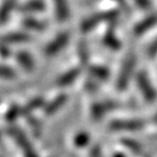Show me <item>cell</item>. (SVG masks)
<instances>
[{"instance_id": "5b68a950", "label": "cell", "mask_w": 157, "mask_h": 157, "mask_svg": "<svg viewBox=\"0 0 157 157\" xmlns=\"http://www.w3.org/2000/svg\"><path fill=\"white\" fill-rule=\"evenodd\" d=\"M9 133L10 135L12 136V139L15 141L17 145L21 147L23 154L25 157H38L36 154V152L33 148L32 144L29 143V141L27 140V137L25 136V134L23 133V131L19 128L15 127H11L9 128Z\"/></svg>"}, {"instance_id": "9c48e42d", "label": "cell", "mask_w": 157, "mask_h": 157, "mask_svg": "<svg viewBox=\"0 0 157 157\" xmlns=\"http://www.w3.org/2000/svg\"><path fill=\"white\" fill-rule=\"evenodd\" d=\"M29 40H32L31 35L27 33L23 32H12L9 34H6L3 37H1L0 43L3 45H12V44H22V43H27Z\"/></svg>"}, {"instance_id": "2e32d148", "label": "cell", "mask_w": 157, "mask_h": 157, "mask_svg": "<svg viewBox=\"0 0 157 157\" xmlns=\"http://www.w3.org/2000/svg\"><path fill=\"white\" fill-rule=\"evenodd\" d=\"M44 106H45V101L43 97L37 96V97L32 98L24 107H22V116H29L32 111L36 110V109H38L40 107H44Z\"/></svg>"}, {"instance_id": "5bb4252c", "label": "cell", "mask_w": 157, "mask_h": 157, "mask_svg": "<svg viewBox=\"0 0 157 157\" xmlns=\"http://www.w3.org/2000/svg\"><path fill=\"white\" fill-rule=\"evenodd\" d=\"M44 0H29L27 2L23 3L19 7L21 12L25 13H38L45 11Z\"/></svg>"}, {"instance_id": "8992f818", "label": "cell", "mask_w": 157, "mask_h": 157, "mask_svg": "<svg viewBox=\"0 0 157 157\" xmlns=\"http://www.w3.org/2000/svg\"><path fill=\"white\" fill-rule=\"evenodd\" d=\"M69 39H70V35H69L68 32L59 33L54 39H52V40L45 46L44 54L48 57H52V56L58 55L62 49L66 48V46L69 43Z\"/></svg>"}, {"instance_id": "44dd1931", "label": "cell", "mask_w": 157, "mask_h": 157, "mask_svg": "<svg viewBox=\"0 0 157 157\" xmlns=\"http://www.w3.org/2000/svg\"><path fill=\"white\" fill-rule=\"evenodd\" d=\"M90 140H91V136L87 132H84V131H81L75 134L73 139V143L76 147H85L86 145H88L90 143Z\"/></svg>"}, {"instance_id": "ac0fdd59", "label": "cell", "mask_w": 157, "mask_h": 157, "mask_svg": "<svg viewBox=\"0 0 157 157\" xmlns=\"http://www.w3.org/2000/svg\"><path fill=\"white\" fill-rule=\"evenodd\" d=\"M22 24L24 27L29 29H32V31H37V32H40V31H44L46 29V24L39 20L35 19V17H25L22 21Z\"/></svg>"}, {"instance_id": "52a82bcc", "label": "cell", "mask_w": 157, "mask_h": 157, "mask_svg": "<svg viewBox=\"0 0 157 157\" xmlns=\"http://www.w3.org/2000/svg\"><path fill=\"white\" fill-rule=\"evenodd\" d=\"M157 25V11L148 13L144 19L140 20L135 25L133 26V34L135 36H142L145 33L150 32Z\"/></svg>"}, {"instance_id": "ba28073f", "label": "cell", "mask_w": 157, "mask_h": 157, "mask_svg": "<svg viewBox=\"0 0 157 157\" xmlns=\"http://www.w3.org/2000/svg\"><path fill=\"white\" fill-rule=\"evenodd\" d=\"M116 108H118V103L113 101H98L95 103L91 108V113L92 117L95 120H99L106 113H110V111L115 110Z\"/></svg>"}, {"instance_id": "4316f807", "label": "cell", "mask_w": 157, "mask_h": 157, "mask_svg": "<svg viewBox=\"0 0 157 157\" xmlns=\"http://www.w3.org/2000/svg\"><path fill=\"white\" fill-rule=\"evenodd\" d=\"M113 1H116L118 5L120 6V7L124 10L125 12H128V13L130 12V7H129V3H128L125 0H113Z\"/></svg>"}, {"instance_id": "9a60e30c", "label": "cell", "mask_w": 157, "mask_h": 157, "mask_svg": "<svg viewBox=\"0 0 157 157\" xmlns=\"http://www.w3.org/2000/svg\"><path fill=\"white\" fill-rule=\"evenodd\" d=\"M90 74L95 81H107L110 76V71L107 67L104 66H92L90 67Z\"/></svg>"}, {"instance_id": "d4e9b609", "label": "cell", "mask_w": 157, "mask_h": 157, "mask_svg": "<svg viewBox=\"0 0 157 157\" xmlns=\"http://www.w3.org/2000/svg\"><path fill=\"white\" fill-rule=\"evenodd\" d=\"M14 76H15V72L13 71V69L6 66H0V78L10 80V78H13Z\"/></svg>"}, {"instance_id": "f1b7e54d", "label": "cell", "mask_w": 157, "mask_h": 157, "mask_svg": "<svg viewBox=\"0 0 157 157\" xmlns=\"http://www.w3.org/2000/svg\"><path fill=\"white\" fill-rule=\"evenodd\" d=\"M153 123H154L155 125H157V111L155 113L154 117H153Z\"/></svg>"}, {"instance_id": "cb8c5ba5", "label": "cell", "mask_w": 157, "mask_h": 157, "mask_svg": "<svg viewBox=\"0 0 157 157\" xmlns=\"http://www.w3.org/2000/svg\"><path fill=\"white\" fill-rule=\"evenodd\" d=\"M78 58L81 60V62L83 64H87L88 63V49L86 47V44L85 43H81V45L78 46Z\"/></svg>"}, {"instance_id": "277c9868", "label": "cell", "mask_w": 157, "mask_h": 157, "mask_svg": "<svg viewBox=\"0 0 157 157\" xmlns=\"http://www.w3.org/2000/svg\"><path fill=\"white\" fill-rule=\"evenodd\" d=\"M145 127V121L142 119H115L111 120L109 123V129L113 131H117V132H121V131H127V132H135V131L142 130Z\"/></svg>"}, {"instance_id": "484cf974", "label": "cell", "mask_w": 157, "mask_h": 157, "mask_svg": "<svg viewBox=\"0 0 157 157\" xmlns=\"http://www.w3.org/2000/svg\"><path fill=\"white\" fill-rule=\"evenodd\" d=\"M147 56L151 58H155L157 56V36L153 38L150 46L147 47Z\"/></svg>"}, {"instance_id": "ffe728a7", "label": "cell", "mask_w": 157, "mask_h": 157, "mask_svg": "<svg viewBox=\"0 0 157 157\" xmlns=\"http://www.w3.org/2000/svg\"><path fill=\"white\" fill-rule=\"evenodd\" d=\"M121 144L124 145L132 154L143 155L142 145H141L139 142H136V141L132 140V139H122V140H121Z\"/></svg>"}, {"instance_id": "7c38bea8", "label": "cell", "mask_w": 157, "mask_h": 157, "mask_svg": "<svg viewBox=\"0 0 157 157\" xmlns=\"http://www.w3.org/2000/svg\"><path fill=\"white\" fill-rule=\"evenodd\" d=\"M81 73V70L80 68H73L69 71L64 72L62 75H60L56 81V85L59 86V87H64V86L71 85L72 83H74L76 78H78Z\"/></svg>"}, {"instance_id": "7402d4cb", "label": "cell", "mask_w": 157, "mask_h": 157, "mask_svg": "<svg viewBox=\"0 0 157 157\" xmlns=\"http://www.w3.org/2000/svg\"><path fill=\"white\" fill-rule=\"evenodd\" d=\"M20 116H22V107H20L17 105H12L6 113V119L10 122H12Z\"/></svg>"}, {"instance_id": "4fadbf2b", "label": "cell", "mask_w": 157, "mask_h": 157, "mask_svg": "<svg viewBox=\"0 0 157 157\" xmlns=\"http://www.w3.org/2000/svg\"><path fill=\"white\" fill-rule=\"evenodd\" d=\"M15 58H17V63L22 67L25 71L31 72L34 70V68H35L34 59H33V57L27 52H25V50H20V52H17V55H15Z\"/></svg>"}, {"instance_id": "3957f363", "label": "cell", "mask_w": 157, "mask_h": 157, "mask_svg": "<svg viewBox=\"0 0 157 157\" xmlns=\"http://www.w3.org/2000/svg\"><path fill=\"white\" fill-rule=\"evenodd\" d=\"M120 13L116 11V10H111V11H105V12H99L97 14H94L92 17H87L82 22L81 29L83 32H90L95 27H97L101 23L104 22H115L119 17Z\"/></svg>"}, {"instance_id": "f546056e", "label": "cell", "mask_w": 157, "mask_h": 157, "mask_svg": "<svg viewBox=\"0 0 157 157\" xmlns=\"http://www.w3.org/2000/svg\"><path fill=\"white\" fill-rule=\"evenodd\" d=\"M113 157H125V155L123 154V153H116Z\"/></svg>"}, {"instance_id": "6da1fadb", "label": "cell", "mask_w": 157, "mask_h": 157, "mask_svg": "<svg viewBox=\"0 0 157 157\" xmlns=\"http://www.w3.org/2000/svg\"><path fill=\"white\" fill-rule=\"evenodd\" d=\"M136 55L133 52H129V54L124 57L117 76L116 86H117L118 91L123 92L128 88L131 78L134 75V71L136 69Z\"/></svg>"}, {"instance_id": "30bf717a", "label": "cell", "mask_w": 157, "mask_h": 157, "mask_svg": "<svg viewBox=\"0 0 157 157\" xmlns=\"http://www.w3.org/2000/svg\"><path fill=\"white\" fill-rule=\"evenodd\" d=\"M68 101L66 94H59L57 97H55L52 101H50L48 104L44 106V113L46 116H52L60 109L63 107V105Z\"/></svg>"}, {"instance_id": "d6986e66", "label": "cell", "mask_w": 157, "mask_h": 157, "mask_svg": "<svg viewBox=\"0 0 157 157\" xmlns=\"http://www.w3.org/2000/svg\"><path fill=\"white\" fill-rule=\"evenodd\" d=\"M15 8L14 0H6L0 8V22H6Z\"/></svg>"}, {"instance_id": "8fae6325", "label": "cell", "mask_w": 157, "mask_h": 157, "mask_svg": "<svg viewBox=\"0 0 157 157\" xmlns=\"http://www.w3.org/2000/svg\"><path fill=\"white\" fill-rule=\"evenodd\" d=\"M55 8V15L59 22H64L69 19L70 8L68 0H52Z\"/></svg>"}, {"instance_id": "e0dca14e", "label": "cell", "mask_w": 157, "mask_h": 157, "mask_svg": "<svg viewBox=\"0 0 157 157\" xmlns=\"http://www.w3.org/2000/svg\"><path fill=\"white\" fill-rule=\"evenodd\" d=\"M103 42L104 45H106L107 47H109L110 49H113V50H117V49L120 48L121 44H120V40L119 38L117 37L116 33L113 32V29H108L107 32H106L105 36L103 38Z\"/></svg>"}, {"instance_id": "603a6c76", "label": "cell", "mask_w": 157, "mask_h": 157, "mask_svg": "<svg viewBox=\"0 0 157 157\" xmlns=\"http://www.w3.org/2000/svg\"><path fill=\"white\" fill-rule=\"evenodd\" d=\"M133 3L139 8V10L144 11V12H153L154 8V2L153 0H132Z\"/></svg>"}, {"instance_id": "7a4b0ae2", "label": "cell", "mask_w": 157, "mask_h": 157, "mask_svg": "<svg viewBox=\"0 0 157 157\" xmlns=\"http://www.w3.org/2000/svg\"><path fill=\"white\" fill-rule=\"evenodd\" d=\"M135 84L145 101L154 103L157 99V90L146 71L141 70L135 74Z\"/></svg>"}, {"instance_id": "83f0119b", "label": "cell", "mask_w": 157, "mask_h": 157, "mask_svg": "<svg viewBox=\"0 0 157 157\" xmlns=\"http://www.w3.org/2000/svg\"><path fill=\"white\" fill-rule=\"evenodd\" d=\"M91 157H103L99 146H94L91 151Z\"/></svg>"}]
</instances>
